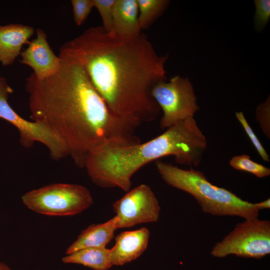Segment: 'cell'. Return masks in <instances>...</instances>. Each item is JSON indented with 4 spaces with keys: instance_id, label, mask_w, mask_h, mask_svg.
<instances>
[{
    "instance_id": "1",
    "label": "cell",
    "mask_w": 270,
    "mask_h": 270,
    "mask_svg": "<svg viewBox=\"0 0 270 270\" xmlns=\"http://www.w3.org/2000/svg\"><path fill=\"white\" fill-rule=\"evenodd\" d=\"M59 70L38 80L26 78L30 116L44 125L66 146L79 168L94 148L134 135L140 122L118 116L98 92L83 64L65 43L60 48Z\"/></svg>"
},
{
    "instance_id": "2",
    "label": "cell",
    "mask_w": 270,
    "mask_h": 270,
    "mask_svg": "<svg viewBox=\"0 0 270 270\" xmlns=\"http://www.w3.org/2000/svg\"><path fill=\"white\" fill-rule=\"evenodd\" d=\"M66 44L114 113L142 122L158 118L160 109L152 91L166 80L168 55H158L144 33L120 36L96 26Z\"/></svg>"
},
{
    "instance_id": "3",
    "label": "cell",
    "mask_w": 270,
    "mask_h": 270,
    "mask_svg": "<svg viewBox=\"0 0 270 270\" xmlns=\"http://www.w3.org/2000/svg\"><path fill=\"white\" fill-rule=\"evenodd\" d=\"M207 144L194 117L189 118L145 142L134 135L102 144L88 154L84 168L98 186L118 188L127 192L134 174L162 157L172 156L179 164L198 166Z\"/></svg>"
},
{
    "instance_id": "4",
    "label": "cell",
    "mask_w": 270,
    "mask_h": 270,
    "mask_svg": "<svg viewBox=\"0 0 270 270\" xmlns=\"http://www.w3.org/2000/svg\"><path fill=\"white\" fill-rule=\"evenodd\" d=\"M156 166L167 184L192 196L204 212L245 220L258 218L260 210L256 203L243 200L231 191L213 184L202 172L192 167L182 169L160 160Z\"/></svg>"
},
{
    "instance_id": "5",
    "label": "cell",
    "mask_w": 270,
    "mask_h": 270,
    "mask_svg": "<svg viewBox=\"0 0 270 270\" xmlns=\"http://www.w3.org/2000/svg\"><path fill=\"white\" fill-rule=\"evenodd\" d=\"M23 204L37 213L70 216L81 213L93 204L90 190L76 184L56 183L30 190L22 196Z\"/></svg>"
},
{
    "instance_id": "6",
    "label": "cell",
    "mask_w": 270,
    "mask_h": 270,
    "mask_svg": "<svg viewBox=\"0 0 270 270\" xmlns=\"http://www.w3.org/2000/svg\"><path fill=\"white\" fill-rule=\"evenodd\" d=\"M270 253V221L245 220L212 248L210 254L218 258L234 254L261 258Z\"/></svg>"
},
{
    "instance_id": "7",
    "label": "cell",
    "mask_w": 270,
    "mask_h": 270,
    "mask_svg": "<svg viewBox=\"0 0 270 270\" xmlns=\"http://www.w3.org/2000/svg\"><path fill=\"white\" fill-rule=\"evenodd\" d=\"M152 96L162 112V129L194 117L200 108L191 82L179 76L158 84L152 90Z\"/></svg>"
},
{
    "instance_id": "8",
    "label": "cell",
    "mask_w": 270,
    "mask_h": 270,
    "mask_svg": "<svg viewBox=\"0 0 270 270\" xmlns=\"http://www.w3.org/2000/svg\"><path fill=\"white\" fill-rule=\"evenodd\" d=\"M13 92L6 80L0 76V118L14 125L20 133V142L26 148L40 142L47 148L51 158L59 160L69 156L68 150L60 139L47 127L34 121L24 118L12 109L8 102L9 94Z\"/></svg>"
},
{
    "instance_id": "9",
    "label": "cell",
    "mask_w": 270,
    "mask_h": 270,
    "mask_svg": "<svg viewBox=\"0 0 270 270\" xmlns=\"http://www.w3.org/2000/svg\"><path fill=\"white\" fill-rule=\"evenodd\" d=\"M112 208L118 218V228L156 222L160 211L156 195L151 188L144 184L127 192L113 204Z\"/></svg>"
},
{
    "instance_id": "10",
    "label": "cell",
    "mask_w": 270,
    "mask_h": 270,
    "mask_svg": "<svg viewBox=\"0 0 270 270\" xmlns=\"http://www.w3.org/2000/svg\"><path fill=\"white\" fill-rule=\"evenodd\" d=\"M36 34V38L22 52L20 62L30 67L35 76L41 80L56 73L60 67L61 60L51 49L44 30L37 29Z\"/></svg>"
},
{
    "instance_id": "11",
    "label": "cell",
    "mask_w": 270,
    "mask_h": 270,
    "mask_svg": "<svg viewBox=\"0 0 270 270\" xmlns=\"http://www.w3.org/2000/svg\"><path fill=\"white\" fill-rule=\"evenodd\" d=\"M150 236V232L146 228L117 235L114 245L110 249L112 266H123L138 258L147 248Z\"/></svg>"
},
{
    "instance_id": "12",
    "label": "cell",
    "mask_w": 270,
    "mask_h": 270,
    "mask_svg": "<svg viewBox=\"0 0 270 270\" xmlns=\"http://www.w3.org/2000/svg\"><path fill=\"white\" fill-rule=\"evenodd\" d=\"M34 32V28L29 26L0 25V62L2 66H8L14 62Z\"/></svg>"
},
{
    "instance_id": "13",
    "label": "cell",
    "mask_w": 270,
    "mask_h": 270,
    "mask_svg": "<svg viewBox=\"0 0 270 270\" xmlns=\"http://www.w3.org/2000/svg\"><path fill=\"white\" fill-rule=\"evenodd\" d=\"M118 229L116 216L108 221L98 224H92L83 230L76 240L66 250V254L90 248H106L114 237Z\"/></svg>"
},
{
    "instance_id": "14",
    "label": "cell",
    "mask_w": 270,
    "mask_h": 270,
    "mask_svg": "<svg viewBox=\"0 0 270 270\" xmlns=\"http://www.w3.org/2000/svg\"><path fill=\"white\" fill-rule=\"evenodd\" d=\"M114 32L120 36L142 32L138 24L137 0H116L113 16Z\"/></svg>"
},
{
    "instance_id": "15",
    "label": "cell",
    "mask_w": 270,
    "mask_h": 270,
    "mask_svg": "<svg viewBox=\"0 0 270 270\" xmlns=\"http://www.w3.org/2000/svg\"><path fill=\"white\" fill-rule=\"evenodd\" d=\"M64 264H74L88 267L94 270H108L112 266L110 249L106 248H84L64 256Z\"/></svg>"
},
{
    "instance_id": "16",
    "label": "cell",
    "mask_w": 270,
    "mask_h": 270,
    "mask_svg": "<svg viewBox=\"0 0 270 270\" xmlns=\"http://www.w3.org/2000/svg\"><path fill=\"white\" fill-rule=\"evenodd\" d=\"M138 24L142 31L148 28L164 12L169 1L167 0H137Z\"/></svg>"
},
{
    "instance_id": "17",
    "label": "cell",
    "mask_w": 270,
    "mask_h": 270,
    "mask_svg": "<svg viewBox=\"0 0 270 270\" xmlns=\"http://www.w3.org/2000/svg\"><path fill=\"white\" fill-rule=\"evenodd\" d=\"M229 164L232 168L236 170L250 173L259 178L270 175L269 168L253 161L247 154L236 156L230 159Z\"/></svg>"
},
{
    "instance_id": "18",
    "label": "cell",
    "mask_w": 270,
    "mask_h": 270,
    "mask_svg": "<svg viewBox=\"0 0 270 270\" xmlns=\"http://www.w3.org/2000/svg\"><path fill=\"white\" fill-rule=\"evenodd\" d=\"M101 17L102 28L108 33L114 34L113 16L116 0H93Z\"/></svg>"
},
{
    "instance_id": "19",
    "label": "cell",
    "mask_w": 270,
    "mask_h": 270,
    "mask_svg": "<svg viewBox=\"0 0 270 270\" xmlns=\"http://www.w3.org/2000/svg\"><path fill=\"white\" fill-rule=\"evenodd\" d=\"M76 24L80 26L85 22L94 8L93 0H72L70 1Z\"/></svg>"
},
{
    "instance_id": "20",
    "label": "cell",
    "mask_w": 270,
    "mask_h": 270,
    "mask_svg": "<svg viewBox=\"0 0 270 270\" xmlns=\"http://www.w3.org/2000/svg\"><path fill=\"white\" fill-rule=\"evenodd\" d=\"M236 116L262 159L264 161L269 162L270 158L268 154L266 152L260 142L259 140L256 135L251 128L244 114L241 112H236Z\"/></svg>"
},
{
    "instance_id": "21",
    "label": "cell",
    "mask_w": 270,
    "mask_h": 270,
    "mask_svg": "<svg viewBox=\"0 0 270 270\" xmlns=\"http://www.w3.org/2000/svg\"><path fill=\"white\" fill-rule=\"evenodd\" d=\"M254 4L256 7L255 27L260 32L266 26L270 18V0H256Z\"/></svg>"
},
{
    "instance_id": "22",
    "label": "cell",
    "mask_w": 270,
    "mask_h": 270,
    "mask_svg": "<svg viewBox=\"0 0 270 270\" xmlns=\"http://www.w3.org/2000/svg\"><path fill=\"white\" fill-rule=\"evenodd\" d=\"M256 120L261 130L268 138H270V98L260 104L256 111Z\"/></svg>"
},
{
    "instance_id": "23",
    "label": "cell",
    "mask_w": 270,
    "mask_h": 270,
    "mask_svg": "<svg viewBox=\"0 0 270 270\" xmlns=\"http://www.w3.org/2000/svg\"><path fill=\"white\" fill-rule=\"evenodd\" d=\"M257 208L260 210H261L268 209L270 208V199L268 198L262 202L256 203Z\"/></svg>"
},
{
    "instance_id": "24",
    "label": "cell",
    "mask_w": 270,
    "mask_h": 270,
    "mask_svg": "<svg viewBox=\"0 0 270 270\" xmlns=\"http://www.w3.org/2000/svg\"><path fill=\"white\" fill-rule=\"evenodd\" d=\"M0 270H12L5 263L0 262Z\"/></svg>"
}]
</instances>
